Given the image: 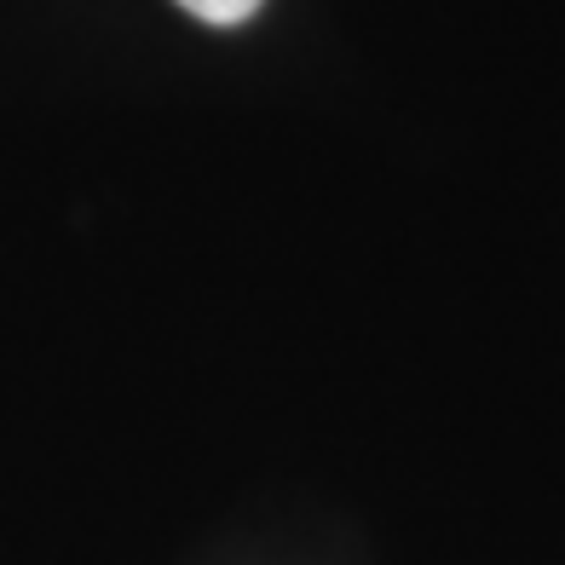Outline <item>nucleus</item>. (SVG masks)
Masks as SVG:
<instances>
[{"instance_id":"1","label":"nucleus","mask_w":565,"mask_h":565,"mask_svg":"<svg viewBox=\"0 0 565 565\" xmlns=\"http://www.w3.org/2000/svg\"><path fill=\"white\" fill-rule=\"evenodd\" d=\"M191 18L202 23H220V30H231V23H248L254 12H260V0H179Z\"/></svg>"}]
</instances>
